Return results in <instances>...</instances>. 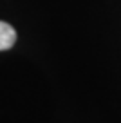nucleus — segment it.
Listing matches in <instances>:
<instances>
[{
    "label": "nucleus",
    "instance_id": "obj_1",
    "mask_svg": "<svg viewBox=\"0 0 121 123\" xmlns=\"http://www.w3.org/2000/svg\"><path fill=\"white\" fill-rule=\"evenodd\" d=\"M16 42V31L7 22L0 20V51H7Z\"/></svg>",
    "mask_w": 121,
    "mask_h": 123
}]
</instances>
